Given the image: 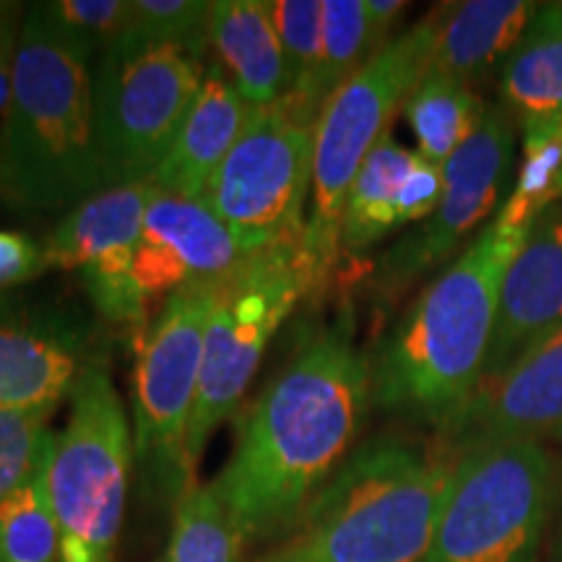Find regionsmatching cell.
Masks as SVG:
<instances>
[{
  "label": "cell",
  "mask_w": 562,
  "mask_h": 562,
  "mask_svg": "<svg viewBox=\"0 0 562 562\" xmlns=\"http://www.w3.org/2000/svg\"><path fill=\"white\" fill-rule=\"evenodd\" d=\"M435 16L393 37L347 83L334 91L315 123L311 214L302 250L315 290H323L341 252V216L362 161L375 149L412 91L430 74Z\"/></svg>",
  "instance_id": "5"
},
{
  "label": "cell",
  "mask_w": 562,
  "mask_h": 562,
  "mask_svg": "<svg viewBox=\"0 0 562 562\" xmlns=\"http://www.w3.org/2000/svg\"><path fill=\"white\" fill-rule=\"evenodd\" d=\"M313 154L315 125L292 117L281 104L250 110L240 138L203 193V203L248 256L302 240Z\"/></svg>",
  "instance_id": "10"
},
{
  "label": "cell",
  "mask_w": 562,
  "mask_h": 562,
  "mask_svg": "<svg viewBox=\"0 0 562 562\" xmlns=\"http://www.w3.org/2000/svg\"><path fill=\"white\" fill-rule=\"evenodd\" d=\"M521 125L518 178L495 222L513 232H531L539 216L562 199V117H539Z\"/></svg>",
  "instance_id": "25"
},
{
  "label": "cell",
  "mask_w": 562,
  "mask_h": 562,
  "mask_svg": "<svg viewBox=\"0 0 562 562\" xmlns=\"http://www.w3.org/2000/svg\"><path fill=\"white\" fill-rule=\"evenodd\" d=\"M281 55L286 66V97L279 104L302 123H318L323 97V3L321 0H273Z\"/></svg>",
  "instance_id": "23"
},
{
  "label": "cell",
  "mask_w": 562,
  "mask_h": 562,
  "mask_svg": "<svg viewBox=\"0 0 562 562\" xmlns=\"http://www.w3.org/2000/svg\"><path fill=\"white\" fill-rule=\"evenodd\" d=\"M529 232L492 220L456 261L425 286L370 364L378 409L440 435L461 417L487 368L503 277Z\"/></svg>",
  "instance_id": "2"
},
{
  "label": "cell",
  "mask_w": 562,
  "mask_h": 562,
  "mask_svg": "<svg viewBox=\"0 0 562 562\" xmlns=\"http://www.w3.org/2000/svg\"><path fill=\"white\" fill-rule=\"evenodd\" d=\"M26 5L0 0V201H9V167H5V149H9V121L13 104V66H16L21 21Z\"/></svg>",
  "instance_id": "32"
},
{
  "label": "cell",
  "mask_w": 562,
  "mask_h": 562,
  "mask_svg": "<svg viewBox=\"0 0 562 562\" xmlns=\"http://www.w3.org/2000/svg\"><path fill=\"white\" fill-rule=\"evenodd\" d=\"M133 435L108 364L70 396L55 435L45 490L60 531V562H112L128 501Z\"/></svg>",
  "instance_id": "7"
},
{
  "label": "cell",
  "mask_w": 562,
  "mask_h": 562,
  "mask_svg": "<svg viewBox=\"0 0 562 562\" xmlns=\"http://www.w3.org/2000/svg\"><path fill=\"white\" fill-rule=\"evenodd\" d=\"M513 125L497 108L484 110L480 128L442 165V195L417 229L393 243L372 273L381 297H398L438 269L495 209H501L513 161Z\"/></svg>",
  "instance_id": "12"
},
{
  "label": "cell",
  "mask_w": 562,
  "mask_h": 562,
  "mask_svg": "<svg viewBox=\"0 0 562 562\" xmlns=\"http://www.w3.org/2000/svg\"><path fill=\"white\" fill-rule=\"evenodd\" d=\"M209 5L206 0H133L128 32L203 60L209 50Z\"/></svg>",
  "instance_id": "30"
},
{
  "label": "cell",
  "mask_w": 562,
  "mask_h": 562,
  "mask_svg": "<svg viewBox=\"0 0 562 562\" xmlns=\"http://www.w3.org/2000/svg\"><path fill=\"white\" fill-rule=\"evenodd\" d=\"M60 24L87 34L97 47H108L128 30L133 0H45Z\"/></svg>",
  "instance_id": "31"
},
{
  "label": "cell",
  "mask_w": 562,
  "mask_h": 562,
  "mask_svg": "<svg viewBox=\"0 0 562 562\" xmlns=\"http://www.w3.org/2000/svg\"><path fill=\"white\" fill-rule=\"evenodd\" d=\"M417 151L404 149L391 133L378 140L351 182L341 216V250L364 252L402 227L398 191Z\"/></svg>",
  "instance_id": "22"
},
{
  "label": "cell",
  "mask_w": 562,
  "mask_h": 562,
  "mask_svg": "<svg viewBox=\"0 0 562 562\" xmlns=\"http://www.w3.org/2000/svg\"><path fill=\"white\" fill-rule=\"evenodd\" d=\"M370 404V364L344 323L302 344L245 414L211 484L245 542L292 529L349 456Z\"/></svg>",
  "instance_id": "1"
},
{
  "label": "cell",
  "mask_w": 562,
  "mask_h": 562,
  "mask_svg": "<svg viewBox=\"0 0 562 562\" xmlns=\"http://www.w3.org/2000/svg\"><path fill=\"white\" fill-rule=\"evenodd\" d=\"M313 290L302 240L256 252L220 281L203 339L199 393L186 440L191 482L206 442L216 427L237 412L279 326Z\"/></svg>",
  "instance_id": "6"
},
{
  "label": "cell",
  "mask_w": 562,
  "mask_h": 562,
  "mask_svg": "<svg viewBox=\"0 0 562 562\" xmlns=\"http://www.w3.org/2000/svg\"><path fill=\"white\" fill-rule=\"evenodd\" d=\"M389 45L370 19L368 0H323V97L334 91Z\"/></svg>",
  "instance_id": "28"
},
{
  "label": "cell",
  "mask_w": 562,
  "mask_h": 562,
  "mask_svg": "<svg viewBox=\"0 0 562 562\" xmlns=\"http://www.w3.org/2000/svg\"><path fill=\"white\" fill-rule=\"evenodd\" d=\"M554 562H562V521L558 531V542H554Z\"/></svg>",
  "instance_id": "35"
},
{
  "label": "cell",
  "mask_w": 562,
  "mask_h": 562,
  "mask_svg": "<svg viewBox=\"0 0 562 562\" xmlns=\"http://www.w3.org/2000/svg\"><path fill=\"white\" fill-rule=\"evenodd\" d=\"M484 110L472 87L430 70L402 112L417 138V151L442 167L480 128Z\"/></svg>",
  "instance_id": "24"
},
{
  "label": "cell",
  "mask_w": 562,
  "mask_h": 562,
  "mask_svg": "<svg viewBox=\"0 0 562 562\" xmlns=\"http://www.w3.org/2000/svg\"><path fill=\"white\" fill-rule=\"evenodd\" d=\"M442 438L456 456L497 442L562 440V326L484 381Z\"/></svg>",
  "instance_id": "15"
},
{
  "label": "cell",
  "mask_w": 562,
  "mask_h": 562,
  "mask_svg": "<svg viewBox=\"0 0 562 562\" xmlns=\"http://www.w3.org/2000/svg\"><path fill=\"white\" fill-rule=\"evenodd\" d=\"M209 45L250 110L273 108L286 97V66L269 0H214Z\"/></svg>",
  "instance_id": "20"
},
{
  "label": "cell",
  "mask_w": 562,
  "mask_h": 562,
  "mask_svg": "<svg viewBox=\"0 0 562 562\" xmlns=\"http://www.w3.org/2000/svg\"><path fill=\"white\" fill-rule=\"evenodd\" d=\"M203 60L125 30L94 66V133L108 188L149 182L203 81Z\"/></svg>",
  "instance_id": "9"
},
{
  "label": "cell",
  "mask_w": 562,
  "mask_h": 562,
  "mask_svg": "<svg viewBox=\"0 0 562 562\" xmlns=\"http://www.w3.org/2000/svg\"><path fill=\"white\" fill-rule=\"evenodd\" d=\"M258 562H286V560L281 558L279 552H273V554H269V558H263V560H258Z\"/></svg>",
  "instance_id": "36"
},
{
  "label": "cell",
  "mask_w": 562,
  "mask_h": 562,
  "mask_svg": "<svg viewBox=\"0 0 562 562\" xmlns=\"http://www.w3.org/2000/svg\"><path fill=\"white\" fill-rule=\"evenodd\" d=\"M154 193L151 182L110 188L70 209L45 243L47 266L81 271L94 311L115 326H146L149 305L133 281V258Z\"/></svg>",
  "instance_id": "14"
},
{
  "label": "cell",
  "mask_w": 562,
  "mask_h": 562,
  "mask_svg": "<svg viewBox=\"0 0 562 562\" xmlns=\"http://www.w3.org/2000/svg\"><path fill=\"white\" fill-rule=\"evenodd\" d=\"M220 284L182 286L140 341L133 378V453L165 492L195 487L186 469L206 326Z\"/></svg>",
  "instance_id": "11"
},
{
  "label": "cell",
  "mask_w": 562,
  "mask_h": 562,
  "mask_svg": "<svg viewBox=\"0 0 562 562\" xmlns=\"http://www.w3.org/2000/svg\"><path fill=\"white\" fill-rule=\"evenodd\" d=\"M537 9L539 3L529 0H467L440 5L432 11L430 70L474 89L497 66H505Z\"/></svg>",
  "instance_id": "19"
},
{
  "label": "cell",
  "mask_w": 562,
  "mask_h": 562,
  "mask_svg": "<svg viewBox=\"0 0 562 562\" xmlns=\"http://www.w3.org/2000/svg\"><path fill=\"white\" fill-rule=\"evenodd\" d=\"M245 537L211 487L180 497L165 562H240Z\"/></svg>",
  "instance_id": "26"
},
{
  "label": "cell",
  "mask_w": 562,
  "mask_h": 562,
  "mask_svg": "<svg viewBox=\"0 0 562 562\" xmlns=\"http://www.w3.org/2000/svg\"><path fill=\"white\" fill-rule=\"evenodd\" d=\"M45 409H3L0 406V501L24 487L45 469L55 435Z\"/></svg>",
  "instance_id": "29"
},
{
  "label": "cell",
  "mask_w": 562,
  "mask_h": 562,
  "mask_svg": "<svg viewBox=\"0 0 562 562\" xmlns=\"http://www.w3.org/2000/svg\"><path fill=\"white\" fill-rule=\"evenodd\" d=\"M102 364H108V341L81 307L0 294L3 409L55 412Z\"/></svg>",
  "instance_id": "13"
},
{
  "label": "cell",
  "mask_w": 562,
  "mask_h": 562,
  "mask_svg": "<svg viewBox=\"0 0 562 562\" xmlns=\"http://www.w3.org/2000/svg\"><path fill=\"white\" fill-rule=\"evenodd\" d=\"M97 45L26 5L21 21L9 121V203L53 211L110 191L94 133Z\"/></svg>",
  "instance_id": "3"
},
{
  "label": "cell",
  "mask_w": 562,
  "mask_h": 562,
  "mask_svg": "<svg viewBox=\"0 0 562 562\" xmlns=\"http://www.w3.org/2000/svg\"><path fill=\"white\" fill-rule=\"evenodd\" d=\"M505 102L524 121L562 117V3H542L501 68Z\"/></svg>",
  "instance_id": "21"
},
{
  "label": "cell",
  "mask_w": 562,
  "mask_h": 562,
  "mask_svg": "<svg viewBox=\"0 0 562 562\" xmlns=\"http://www.w3.org/2000/svg\"><path fill=\"white\" fill-rule=\"evenodd\" d=\"M0 562H60V531L47 501L45 469L0 501Z\"/></svg>",
  "instance_id": "27"
},
{
  "label": "cell",
  "mask_w": 562,
  "mask_h": 562,
  "mask_svg": "<svg viewBox=\"0 0 562 562\" xmlns=\"http://www.w3.org/2000/svg\"><path fill=\"white\" fill-rule=\"evenodd\" d=\"M250 108L220 63H206L203 81L170 154L149 180L161 193L203 201L211 178L227 159Z\"/></svg>",
  "instance_id": "18"
},
{
  "label": "cell",
  "mask_w": 562,
  "mask_h": 562,
  "mask_svg": "<svg viewBox=\"0 0 562 562\" xmlns=\"http://www.w3.org/2000/svg\"><path fill=\"white\" fill-rule=\"evenodd\" d=\"M47 269L50 266L45 245L34 243L21 232L0 229V292L34 281Z\"/></svg>",
  "instance_id": "34"
},
{
  "label": "cell",
  "mask_w": 562,
  "mask_h": 562,
  "mask_svg": "<svg viewBox=\"0 0 562 562\" xmlns=\"http://www.w3.org/2000/svg\"><path fill=\"white\" fill-rule=\"evenodd\" d=\"M440 195L442 167L427 161L417 151V159H414L412 170L406 172L402 182V191H398V222H402V227L412 222H425L440 203Z\"/></svg>",
  "instance_id": "33"
},
{
  "label": "cell",
  "mask_w": 562,
  "mask_h": 562,
  "mask_svg": "<svg viewBox=\"0 0 562 562\" xmlns=\"http://www.w3.org/2000/svg\"><path fill=\"white\" fill-rule=\"evenodd\" d=\"M558 326H562V203L539 216L505 271L482 383L508 370L531 344Z\"/></svg>",
  "instance_id": "17"
},
{
  "label": "cell",
  "mask_w": 562,
  "mask_h": 562,
  "mask_svg": "<svg viewBox=\"0 0 562 562\" xmlns=\"http://www.w3.org/2000/svg\"><path fill=\"white\" fill-rule=\"evenodd\" d=\"M456 461L393 435L351 451L302 508L286 562H422L451 492Z\"/></svg>",
  "instance_id": "4"
},
{
  "label": "cell",
  "mask_w": 562,
  "mask_h": 562,
  "mask_svg": "<svg viewBox=\"0 0 562 562\" xmlns=\"http://www.w3.org/2000/svg\"><path fill=\"white\" fill-rule=\"evenodd\" d=\"M552 503L554 467L542 442H497L461 453L422 562H542Z\"/></svg>",
  "instance_id": "8"
},
{
  "label": "cell",
  "mask_w": 562,
  "mask_h": 562,
  "mask_svg": "<svg viewBox=\"0 0 562 562\" xmlns=\"http://www.w3.org/2000/svg\"><path fill=\"white\" fill-rule=\"evenodd\" d=\"M248 258L206 203L157 191L140 227L133 281L146 305H151L182 286L220 284Z\"/></svg>",
  "instance_id": "16"
}]
</instances>
